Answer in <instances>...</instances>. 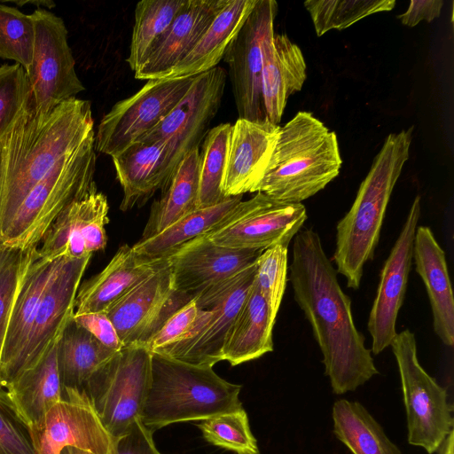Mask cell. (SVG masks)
<instances>
[{
  "label": "cell",
  "instance_id": "obj_13",
  "mask_svg": "<svg viewBox=\"0 0 454 454\" xmlns=\"http://www.w3.org/2000/svg\"><path fill=\"white\" fill-rule=\"evenodd\" d=\"M196 76L149 80L134 95L115 103L98 124L96 151L113 157L137 141L174 108Z\"/></svg>",
  "mask_w": 454,
  "mask_h": 454
},
{
  "label": "cell",
  "instance_id": "obj_45",
  "mask_svg": "<svg viewBox=\"0 0 454 454\" xmlns=\"http://www.w3.org/2000/svg\"><path fill=\"white\" fill-rule=\"evenodd\" d=\"M153 434L139 420L123 434L113 438L108 454H161L156 448Z\"/></svg>",
  "mask_w": 454,
  "mask_h": 454
},
{
  "label": "cell",
  "instance_id": "obj_15",
  "mask_svg": "<svg viewBox=\"0 0 454 454\" xmlns=\"http://www.w3.org/2000/svg\"><path fill=\"white\" fill-rule=\"evenodd\" d=\"M193 297L175 290L168 261L105 311L124 347L142 345Z\"/></svg>",
  "mask_w": 454,
  "mask_h": 454
},
{
  "label": "cell",
  "instance_id": "obj_11",
  "mask_svg": "<svg viewBox=\"0 0 454 454\" xmlns=\"http://www.w3.org/2000/svg\"><path fill=\"white\" fill-rule=\"evenodd\" d=\"M307 219L301 203H286L262 192L238 203L203 236L213 243L234 249L265 250L289 246Z\"/></svg>",
  "mask_w": 454,
  "mask_h": 454
},
{
  "label": "cell",
  "instance_id": "obj_14",
  "mask_svg": "<svg viewBox=\"0 0 454 454\" xmlns=\"http://www.w3.org/2000/svg\"><path fill=\"white\" fill-rule=\"evenodd\" d=\"M277 12L276 1L257 0L224 53L239 118L266 121L262 95L263 43L274 33Z\"/></svg>",
  "mask_w": 454,
  "mask_h": 454
},
{
  "label": "cell",
  "instance_id": "obj_6",
  "mask_svg": "<svg viewBox=\"0 0 454 454\" xmlns=\"http://www.w3.org/2000/svg\"><path fill=\"white\" fill-rule=\"evenodd\" d=\"M95 140L64 158L24 198L0 235V247H37L58 216L97 189Z\"/></svg>",
  "mask_w": 454,
  "mask_h": 454
},
{
  "label": "cell",
  "instance_id": "obj_29",
  "mask_svg": "<svg viewBox=\"0 0 454 454\" xmlns=\"http://www.w3.org/2000/svg\"><path fill=\"white\" fill-rule=\"evenodd\" d=\"M256 3L257 0H226L195 47L165 78L196 76L217 67Z\"/></svg>",
  "mask_w": 454,
  "mask_h": 454
},
{
  "label": "cell",
  "instance_id": "obj_40",
  "mask_svg": "<svg viewBox=\"0 0 454 454\" xmlns=\"http://www.w3.org/2000/svg\"><path fill=\"white\" fill-rule=\"evenodd\" d=\"M37 247L22 251L0 247V360L13 304Z\"/></svg>",
  "mask_w": 454,
  "mask_h": 454
},
{
  "label": "cell",
  "instance_id": "obj_7",
  "mask_svg": "<svg viewBox=\"0 0 454 454\" xmlns=\"http://www.w3.org/2000/svg\"><path fill=\"white\" fill-rule=\"evenodd\" d=\"M256 262L194 296L198 313L191 330L179 341L158 352L192 364L213 367L223 361L228 331L253 286Z\"/></svg>",
  "mask_w": 454,
  "mask_h": 454
},
{
  "label": "cell",
  "instance_id": "obj_35",
  "mask_svg": "<svg viewBox=\"0 0 454 454\" xmlns=\"http://www.w3.org/2000/svg\"><path fill=\"white\" fill-rule=\"evenodd\" d=\"M187 0H142L135 8L129 54V67L136 72L155 44L165 35Z\"/></svg>",
  "mask_w": 454,
  "mask_h": 454
},
{
  "label": "cell",
  "instance_id": "obj_30",
  "mask_svg": "<svg viewBox=\"0 0 454 454\" xmlns=\"http://www.w3.org/2000/svg\"><path fill=\"white\" fill-rule=\"evenodd\" d=\"M275 320L254 280L248 295L228 331L223 348V360L235 366L271 352Z\"/></svg>",
  "mask_w": 454,
  "mask_h": 454
},
{
  "label": "cell",
  "instance_id": "obj_19",
  "mask_svg": "<svg viewBox=\"0 0 454 454\" xmlns=\"http://www.w3.org/2000/svg\"><path fill=\"white\" fill-rule=\"evenodd\" d=\"M262 251L222 247L200 236L167 257L175 290L194 298L255 262Z\"/></svg>",
  "mask_w": 454,
  "mask_h": 454
},
{
  "label": "cell",
  "instance_id": "obj_25",
  "mask_svg": "<svg viewBox=\"0 0 454 454\" xmlns=\"http://www.w3.org/2000/svg\"><path fill=\"white\" fill-rule=\"evenodd\" d=\"M306 62L300 47L285 34H270L263 43L262 95L266 121L278 124L286 101L306 80Z\"/></svg>",
  "mask_w": 454,
  "mask_h": 454
},
{
  "label": "cell",
  "instance_id": "obj_20",
  "mask_svg": "<svg viewBox=\"0 0 454 454\" xmlns=\"http://www.w3.org/2000/svg\"><path fill=\"white\" fill-rule=\"evenodd\" d=\"M90 257H65L42 299L16 377L35 365L60 338L74 316L76 294Z\"/></svg>",
  "mask_w": 454,
  "mask_h": 454
},
{
  "label": "cell",
  "instance_id": "obj_1",
  "mask_svg": "<svg viewBox=\"0 0 454 454\" xmlns=\"http://www.w3.org/2000/svg\"><path fill=\"white\" fill-rule=\"evenodd\" d=\"M292 252L288 270L294 297L320 348L333 392L355 391L379 372L355 325L350 298L341 289L337 270L315 231L300 230Z\"/></svg>",
  "mask_w": 454,
  "mask_h": 454
},
{
  "label": "cell",
  "instance_id": "obj_31",
  "mask_svg": "<svg viewBox=\"0 0 454 454\" xmlns=\"http://www.w3.org/2000/svg\"><path fill=\"white\" fill-rule=\"evenodd\" d=\"M200 147L189 152L161 189V196L151 207L142 238L154 236L189 213L198 209Z\"/></svg>",
  "mask_w": 454,
  "mask_h": 454
},
{
  "label": "cell",
  "instance_id": "obj_4",
  "mask_svg": "<svg viewBox=\"0 0 454 454\" xmlns=\"http://www.w3.org/2000/svg\"><path fill=\"white\" fill-rule=\"evenodd\" d=\"M338 139L311 113L300 111L279 128L267 171L255 192L286 203H301L340 173Z\"/></svg>",
  "mask_w": 454,
  "mask_h": 454
},
{
  "label": "cell",
  "instance_id": "obj_44",
  "mask_svg": "<svg viewBox=\"0 0 454 454\" xmlns=\"http://www.w3.org/2000/svg\"><path fill=\"white\" fill-rule=\"evenodd\" d=\"M197 313L198 308L192 299L169 316L144 346L155 353L181 340L191 330Z\"/></svg>",
  "mask_w": 454,
  "mask_h": 454
},
{
  "label": "cell",
  "instance_id": "obj_28",
  "mask_svg": "<svg viewBox=\"0 0 454 454\" xmlns=\"http://www.w3.org/2000/svg\"><path fill=\"white\" fill-rule=\"evenodd\" d=\"M59 340L35 365L4 387L14 410L29 428L38 425L63 395L57 364Z\"/></svg>",
  "mask_w": 454,
  "mask_h": 454
},
{
  "label": "cell",
  "instance_id": "obj_23",
  "mask_svg": "<svg viewBox=\"0 0 454 454\" xmlns=\"http://www.w3.org/2000/svg\"><path fill=\"white\" fill-rule=\"evenodd\" d=\"M226 0H187L171 26L135 72L138 80L165 78L198 43Z\"/></svg>",
  "mask_w": 454,
  "mask_h": 454
},
{
  "label": "cell",
  "instance_id": "obj_5",
  "mask_svg": "<svg viewBox=\"0 0 454 454\" xmlns=\"http://www.w3.org/2000/svg\"><path fill=\"white\" fill-rule=\"evenodd\" d=\"M240 389V385L218 376L213 367L152 353L150 383L140 421L153 433L173 423L204 420L241 410Z\"/></svg>",
  "mask_w": 454,
  "mask_h": 454
},
{
  "label": "cell",
  "instance_id": "obj_27",
  "mask_svg": "<svg viewBox=\"0 0 454 454\" xmlns=\"http://www.w3.org/2000/svg\"><path fill=\"white\" fill-rule=\"evenodd\" d=\"M168 147L164 142L136 141L112 157L122 188L120 208L128 211L143 206L169 178Z\"/></svg>",
  "mask_w": 454,
  "mask_h": 454
},
{
  "label": "cell",
  "instance_id": "obj_42",
  "mask_svg": "<svg viewBox=\"0 0 454 454\" xmlns=\"http://www.w3.org/2000/svg\"><path fill=\"white\" fill-rule=\"evenodd\" d=\"M31 100L26 71L19 64L0 67V140L12 129Z\"/></svg>",
  "mask_w": 454,
  "mask_h": 454
},
{
  "label": "cell",
  "instance_id": "obj_8",
  "mask_svg": "<svg viewBox=\"0 0 454 454\" xmlns=\"http://www.w3.org/2000/svg\"><path fill=\"white\" fill-rule=\"evenodd\" d=\"M152 353L132 345L117 351L82 388L112 438L140 419L151 375Z\"/></svg>",
  "mask_w": 454,
  "mask_h": 454
},
{
  "label": "cell",
  "instance_id": "obj_16",
  "mask_svg": "<svg viewBox=\"0 0 454 454\" xmlns=\"http://www.w3.org/2000/svg\"><path fill=\"white\" fill-rule=\"evenodd\" d=\"M29 430L38 454H60L66 447L108 454L113 441L84 390L77 388H63L61 400Z\"/></svg>",
  "mask_w": 454,
  "mask_h": 454
},
{
  "label": "cell",
  "instance_id": "obj_33",
  "mask_svg": "<svg viewBox=\"0 0 454 454\" xmlns=\"http://www.w3.org/2000/svg\"><path fill=\"white\" fill-rule=\"evenodd\" d=\"M242 196L229 197L216 205L198 208L160 233L140 239L132 248L147 258H167L183 245L207 232L242 200Z\"/></svg>",
  "mask_w": 454,
  "mask_h": 454
},
{
  "label": "cell",
  "instance_id": "obj_48",
  "mask_svg": "<svg viewBox=\"0 0 454 454\" xmlns=\"http://www.w3.org/2000/svg\"><path fill=\"white\" fill-rule=\"evenodd\" d=\"M435 453L454 454V430L449 434Z\"/></svg>",
  "mask_w": 454,
  "mask_h": 454
},
{
  "label": "cell",
  "instance_id": "obj_39",
  "mask_svg": "<svg viewBox=\"0 0 454 454\" xmlns=\"http://www.w3.org/2000/svg\"><path fill=\"white\" fill-rule=\"evenodd\" d=\"M199 428L205 440L213 445L237 454H260L244 408L204 419Z\"/></svg>",
  "mask_w": 454,
  "mask_h": 454
},
{
  "label": "cell",
  "instance_id": "obj_12",
  "mask_svg": "<svg viewBox=\"0 0 454 454\" xmlns=\"http://www.w3.org/2000/svg\"><path fill=\"white\" fill-rule=\"evenodd\" d=\"M226 80L227 73L219 66L197 75L174 108L137 140L167 144L169 177L183 158L200 147L209 131L222 103Z\"/></svg>",
  "mask_w": 454,
  "mask_h": 454
},
{
  "label": "cell",
  "instance_id": "obj_21",
  "mask_svg": "<svg viewBox=\"0 0 454 454\" xmlns=\"http://www.w3.org/2000/svg\"><path fill=\"white\" fill-rule=\"evenodd\" d=\"M280 126L238 118L232 125L222 184L223 197L255 192L274 152Z\"/></svg>",
  "mask_w": 454,
  "mask_h": 454
},
{
  "label": "cell",
  "instance_id": "obj_9",
  "mask_svg": "<svg viewBox=\"0 0 454 454\" xmlns=\"http://www.w3.org/2000/svg\"><path fill=\"white\" fill-rule=\"evenodd\" d=\"M390 347L401 378L408 442L434 454L453 431L447 390L420 365L413 333L406 329L396 333Z\"/></svg>",
  "mask_w": 454,
  "mask_h": 454
},
{
  "label": "cell",
  "instance_id": "obj_17",
  "mask_svg": "<svg viewBox=\"0 0 454 454\" xmlns=\"http://www.w3.org/2000/svg\"><path fill=\"white\" fill-rule=\"evenodd\" d=\"M420 215V197H415L401 232L384 262L368 319L372 351L380 354L390 346L397 332L399 309L406 293L411 267L413 241Z\"/></svg>",
  "mask_w": 454,
  "mask_h": 454
},
{
  "label": "cell",
  "instance_id": "obj_49",
  "mask_svg": "<svg viewBox=\"0 0 454 454\" xmlns=\"http://www.w3.org/2000/svg\"><path fill=\"white\" fill-rule=\"evenodd\" d=\"M13 3H15L16 4H18L20 6H22L27 4H33L36 5V7H38L37 9H43V7H47V8L51 9L56 5L54 2L47 1V0H43V1H15V2L13 1Z\"/></svg>",
  "mask_w": 454,
  "mask_h": 454
},
{
  "label": "cell",
  "instance_id": "obj_3",
  "mask_svg": "<svg viewBox=\"0 0 454 454\" xmlns=\"http://www.w3.org/2000/svg\"><path fill=\"white\" fill-rule=\"evenodd\" d=\"M412 131L410 127L387 137L350 209L337 224L333 261L352 289L359 287L364 266L373 257L391 193L410 156Z\"/></svg>",
  "mask_w": 454,
  "mask_h": 454
},
{
  "label": "cell",
  "instance_id": "obj_36",
  "mask_svg": "<svg viewBox=\"0 0 454 454\" xmlns=\"http://www.w3.org/2000/svg\"><path fill=\"white\" fill-rule=\"evenodd\" d=\"M231 129V123H221L210 129L203 140L197 208L208 207L226 199L222 192V184Z\"/></svg>",
  "mask_w": 454,
  "mask_h": 454
},
{
  "label": "cell",
  "instance_id": "obj_22",
  "mask_svg": "<svg viewBox=\"0 0 454 454\" xmlns=\"http://www.w3.org/2000/svg\"><path fill=\"white\" fill-rule=\"evenodd\" d=\"M65 257L56 260L37 254L31 262L16 297L9 320L0 360V388L17 375L34 320L42 299Z\"/></svg>",
  "mask_w": 454,
  "mask_h": 454
},
{
  "label": "cell",
  "instance_id": "obj_2",
  "mask_svg": "<svg viewBox=\"0 0 454 454\" xmlns=\"http://www.w3.org/2000/svg\"><path fill=\"white\" fill-rule=\"evenodd\" d=\"M93 140L90 101L73 98L45 114L35 113L29 102L0 140V235L27 194Z\"/></svg>",
  "mask_w": 454,
  "mask_h": 454
},
{
  "label": "cell",
  "instance_id": "obj_38",
  "mask_svg": "<svg viewBox=\"0 0 454 454\" xmlns=\"http://www.w3.org/2000/svg\"><path fill=\"white\" fill-rule=\"evenodd\" d=\"M35 25L31 14L0 4V59H10L27 72L33 60Z\"/></svg>",
  "mask_w": 454,
  "mask_h": 454
},
{
  "label": "cell",
  "instance_id": "obj_46",
  "mask_svg": "<svg viewBox=\"0 0 454 454\" xmlns=\"http://www.w3.org/2000/svg\"><path fill=\"white\" fill-rule=\"evenodd\" d=\"M73 318L106 348L115 352L124 348L105 311L74 315Z\"/></svg>",
  "mask_w": 454,
  "mask_h": 454
},
{
  "label": "cell",
  "instance_id": "obj_18",
  "mask_svg": "<svg viewBox=\"0 0 454 454\" xmlns=\"http://www.w3.org/2000/svg\"><path fill=\"white\" fill-rule=\"evenodd\" d=\"M108 210L107 198L98 189L73 202L44 235L37 247L38 255L48 260L78 259L104 249Z\"/></svg>",
  "mask_w": 454,
  "mask_h": 454
},
{
  "label": "cell",
  "instance_id": "obj_41",
  "mask_svg": "<svg viewBox=\"0 0 454 454\" xmlns=\"http://www.w3.org/2000/svg\"><path fill=\"white\" fill-rule=\"evenodd\" d=\"M287 247L276 245L262 251L256 261L254 284L276 319L286 286Z\"/></svg>",
  "mask_w": 454,
  "mask_h": 454
},
{
  "label": "cell",
  "instance_id": "obj_37",
  "mask_svg": "<svg viewBox=\"0 0 454 454\" xmlns=\"http://www.w3.org/2000/svg\"><path fill=\"white\" fill-rule=\"evenodd\" d=\"M395 0H308L309 12L318 36L325 32L345 29L358 20L395 7Z\"/></svg>",
  "mask_w": 454,
  "mask_h": 454
},
{
  "label": "cell",
  "instance_id": "obj_43",
  "mask_svg": "<svg viewBox=\"0 0 454 454\" xmlns=\"http://www.w3.org/2000/svg\"><path fill=\"white\" fill-rule=\"evenodd\" d=\"M0 454H38L29 427L14 410L4 388H0Z\"/></svg>",
  "mask_w": 454,
  "mask_h": 454
},
{
  "label": "cell",
  "instance_id": "obj_26",
  "mask_svg": "<svg viewBox=\"0 0 454 454\" xmlns=\"http://www.w3.org/2000/svg\"><path fill=\"white\" fill-rule=\"evenodd\" d=\"M412 258L433 313L434 331L447 346L454 344V297L445 253L427 226L417 227Z\"/></svg>",
  "mask_w": 454,
  "mask_h": 454
},
{
  "label": "cell",
  "instance_id": "obj_50",
  "mask_svg": "<svg viewBox=\"0 0 454 454\" xmlns=\"http://www.w3.org/2000/svg\"><path fill=\"white\" fill-rule=\"evenodd\" d=\"M60 454H95L93 452L75 448V447H66L62 450Z\"/></svg>",
  "mask_w": 454,
  "mask_h": 454
},
{
  "label": "cell",
  "instance_id": "obj_24",
  "mask_svg": "<svg viewBox=\"0 0 454 454\" xmlns=\"http://www.w3.org/2000/svg\"><path fill=\"white\" fill-rule=\"evenodd\" d=\"M166 262L167 258H147L127 244L121 246L99 273L79 286L74 315L106 311Z\"/></svg>",
  "mask_w": 454,
  "mask_h": 454
},
{
  "label": "cell",
  "instance_id": "obj_47",
  "mask_svg": "<svg viewBox=\"0 0 454 454\" xmlns=\"http://www.w3.org/2000/svg\"><path fill=\"white\" fill-rule=\"evenodd\" d=\"M442 0H411L407 11L398 18L408 27H414L420 21L430 22L441 15Z\"/></svg>",
  "mask_w": 454,
  "mask_h": 454
},
{
  "label": "cell",
  "instance_id": "obj_32",
  "mask_svg": "<svg viewBox=\"0 0 454 454\" xmlns=\"http://www.w3.org/2000/svg\"><path fill=\"white\" fill-rule=\"evenodd\" d=\"M116 352L99 342L73 318L57 345V364L63 388L82 389L90 378Z\"/></svg>",
  "mask_w": 454,
  "mask_h": 454
},
{
  "label": "cell",
  "instance_id": "obj_34",
  "mask_svg": "<svg viewBox=\"0 0 454 454\" xmlns=\"http://www.w3.org/2000/svg\"><path fill=\"white\" fill-rule=\"evenodd\" d=\"M332 416L335 436L353 454H402L360 403L337 400L333 405Z\"/></svg>",
  "mask_w": 454,
  "mask_h": 454
},
{
  "label": "cell",
  "instance_id": "obj_10",
  "mask_svg": "<svg viewBox=\"0 0 454 454\" xmlns=\"http://www.w3.org/2000/svg\"><path fill=\"white\" fill-rule=\"evenodd\" d=\"M31 16L35 45L32 64L26 74L31 90V106L35 113L45 114L76 98L85 87L75 71L64 20L44 8L35 10Z\"/></svg>",
  "mask_w": 454,
  "mask_h": 454
}]
</instances>
